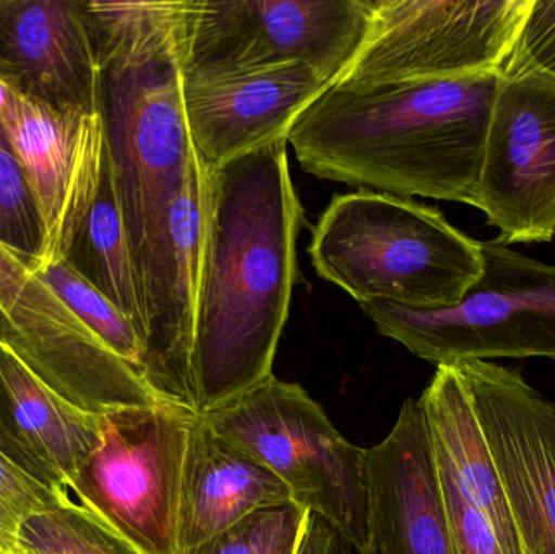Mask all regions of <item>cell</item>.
Listing matches in <instances>:
<instances>
[{"label":"cell","mask_w":555,"mask_h":554,"mask_svg":"<svg viewBox=\"0 0 555 554\" xmlns=\"http://www.w3.org/2000/svg\"><path fill=\"white\" fill-rule=\"evenodd\" d=\"M0 554H35L29 552V550L23 549L22 545H16L15 549L9 550V552H0Z\"/></svg>","instance_id":"cell-31"},{"label":"cell","mask_w":555,"mask_h":554,"mask_svg":"<svg viewBox=\"0 0 555 554\" xmlns=\"http://www.w3.org/2000/svg\"><path fill=\"white\" fill-rule=\"evenodd\" d=\"M478 208L498 243L555 236V78L502 72L492 106Z\"/></svg>","instance_id":"cell-11"},{"label":"cell","mask_w":555,"mask_h":554,"mask_svg":"<svg viewBox=\"0 0 555 554\" xmlns=\"http://www.w3.org/2000/svg\"><path fill=\"white\" fill-rule=\"evenodd\" d=\"M197 416L171 400L101 416L98 448L68 497L143 554H179L185 454Z\"/></svg>","instance_id":"cell-7"},{"label":"cell","mask_w":555,"mask_h":554,"mask_svg":"<svg viewBox=\"0 0 555 554\" xmlns=\"http://www.w3.org/2000/svg\"><path fill=\"white\" fill-rule=\"evenodd\" d=\"M39 276L52 286L87 327L146 377L145 347L135 325L98 288L87 273L68 259L49 267Z\"/></svg>","instance_id":"cell-21"},{"label":"cell","mask_w":555,"mask_h":554,"mask_svg":"<svg viewBox=\"0 0 555 554\" xmlns=\"http://www.w3.org/2000/svg\"><path fill=\"white\" fill-rule=\"evenodd\" d=\"M293 503L275 474L218 436L198 413L189 439L179 513V554L257 511Z\"/></svg>","instance_id":"cell-17"},{"label":"cell","mask_w":555,"mask_h":554,"mask_svg":"<svg viewBox=\"0 0 555 554\" xmlns=\"http://www.w3.org/2000/svg\"><path fill=\"white\" fill-rule=\"evenodd\" d=\"M0 243L31 260L41 243L38 210L25 171L0 124Z\"/></svg>","instance_id":"cell-25"},{"label":"cell","mask_w":555,"mask_h":554,"mask_svg":"<svg viewBox=\"0 0 555 554\" xmlns=\"http://www.w3.org/2000/svg\"><path fill=\"white\" fill-rule=\"evenodd\" d=\"M525 70L555 78V0H533L502 72Z\"/></svg>","instance_id":"cell-27"},{"label":"cell","mask_w":555,"mask_h":554,"mask_svg":"<svg viewBox=\"0 0 555 554\" xmlns=\"http://www.w3.org/2000/svg\"><path fill=\"white\" fill-rule=\"evenodd\" d=\"M367 488L378 553L456 554L420 400H406L390 433L367 449Z\"/></svg>","instance_id":"cell-16"},{"label":"cell","mask_w":555,"mask_h":554,"mask_svg":"<svg viewBox=\"0 0 555 554\" xmlns=\"http://www.w3.org/2000/svg\"><path fill=\"white\" fill-rule=\"evenodd\" d=\"M0 124L22 163L38 210L36 275L70 259L103 182L107 136L103 113L57 107L0 81Z\"/></svg>","instance_id":"cell-10"},{"label":"cell","mask_w":555,"mask_h":554,"mask_svg":"<svg viewBox=\"0 0 555 554\" xmlns=\"http://www.w3.org/2000/svg\"><path fill=\"white\" fill-rule=\"evenodd\" d=\"M18 543L35 554H143L70 497L29 517Z\"/></svg>","instance_id":"cell-22"},{"label":"cell","mask_w":555,"mask_h":554,"mask_svg":"<svg viewBox=\"0 0 555 554\" xmlns=\"http://www.w3.org/2000/svg\"><path fill=\"white\" fill-rule=\"evenodd\" d=\"M297 554H359L354 545L322 517L307 514Z\"/></svg>","instance_id":"cell-29"},{"label":"cell","mask_w":555,"mask_h":554,"mask_svg":"<svg viewBox=\"0 0 555 554\" xmlns=\"http://www.w3.org/2000/svg\"><path fill=\"white\" fill-rule=\"evenodd\" d=\"M0 390L16 433L55 490L67 491L100 442L101 416L62 399L0 340Z\"/></svg>","instance_id":"cell-19"},{"label":"cell","mask_w":555,"mask_h":554,"mask_svg":"<svg viewBox=\"0 0 555 554\" xmlns=\"http://www.w3.org/2000/svg\"><path fill=\"white\" fill-rule=\"evenodd\" d=\"M485 272L459 305L365 302L377 331L437 366L463 360H555V267L498 241L481 243Z\"/></svg>","instance_id":"cell-6"},{"label":"cell","mask_w":555,"mask_h":554,"mask_svg":"<svg viewBox=\"0 0 555 554\" xmlns=\"http://www.w3.org/2000/svg\"><path fill=\"white\" fill-rule=\"evenodd\" d=\"M204 228L205 169L194 152L162 231L139 266L146 377L165 399L191 409Z\"/></svg>","instance_id":"cell-13"},{"label":"cell","mask_w":555,"mask_h":554,"mask_svg":"<svg viewBox=\"0 0 555 554\" xmlns=\"http://www.w3.org/2000/svg\"><path fill=\"white\" fill-rule=\"evenodd\" d=\"M307 514L294 503L257 511L181 554H297Z\"/></svg>","instance_id":"cell-23"},{"label":"cell","mask_w":555,"mask_h":554,"mask_svg":"<svg viewBox=\"0 0 555 554\" xmlns=\"http://www.w3.org/2000/svg\"><path fill=\"white\" fill-rule=\"evenodd\" d=\"M68 498L36 478L0 451V552L18 545L20 530L29 517L54 510Z\"/></svg>","instance_id":"cell-26"},{"label":"cell","mask_w":555,"mask_h":554,"mask_svg":"<svg viewBox=\"0 0 555 554\" xmlns=\"http://www.w3.org/2000/svg\"><path fill=\"white\" fill-rule=\"evenodd\" d=\"M0 81L52 106L103 113L87 2L0 0Z\"/></svg>","instance_id":"cell-15"},{"label":"cell","mask_w":555,"mask_h":554,"mask_svg":"<svg viewBox=\"0 0 555 554\" xmlns=\"http://www.w3.org/2000/svg\"><path fill=\"white\" fill-rule=\"evenodd\" d=\"M365 554H380V553H378L377 550L374 549V546H371V549H369V552Z\"/></svg>","instance_id":"cell-32"},{"label":"cell","mask_w":555,"mask_h":554,"mask_svg":"<svg viewBox=\"0 0 555 554\" xmlns=\"http://www.w3.org/2000/svg\"><path fill=\"white\" fill-rule=\"evenodd\" d=\"M306 224L287 140L205 171V228L191 364L192 409L207 413L273 376Z\"/></svg>","instance_id":"cell-1"},{"label":"cell","mask_w":555,"mask_h":554,"mask_svg":"<svg viewBox=\"0 0 555 554\" xmlns=\"http://www.w3.org/2000/svg\"><path fill=\"white\" fill-rule=\"evenodd\" d=\"M501 477L527 554H555V403L517 371L453 363Z\"/></svg>","instance_id":"cell-12"},{"label":"cell","mask_w":555,"mask_h":554,"mask_svg":"<svg viewBox=\"0 0 555 554\" xmlns=\"http://www.w3.org/2000/svg\"><path fill=\"white\" fill-rule=\"evenodd\" d=\"M533 0H375L339 87L502 74Z\"/></svg>","instance_id":"cell-9"},{"label":"cell","mask_w":555,"mask_h":554,"mask_svg":"<svg viewBox=\"0 0 555 554\" xmlns=\"http://www.w3.org/2000/svg\"><path fill=\"white\" fill-rule=\"evenodd\" d=\"M332 87L304 62L217 80H184L189 137L205 171L278 140H287L300 114Z\"/></svg>","instance_id":"cell-14"},{"label":"cell","mask_w":555,"mask_h":554,"mask_svg":"<svg viewBox=\"0 0 555 554\" xmlns=\"http://www.w3.org/2000/svg\"><path fill=\"white\" fill-rule=\"evenodd\" d=\"M28 262L0 243V337L26 331L64 306L52 286L29 270Z\"/></svg>","instance_id":"cell-24"},{"label":"cell","mask_w":555,"mask_h":554,"mask_svg":"<svg viewBox=\"0 0 555 554\" xmlns=\"http://www.w3.org/2000/svg\"><path fill=\"white\" fill-rule=\"evenodd\" d=\"M437 472L481 511L504 554H527L468 392L452 364L437 366L420 397Z\"/></svg>","instance_id":"cell-18"},{"label":"cell","mask_w":555,"mask_h":554,"mask_svg":"<svg viewBox=\"0 0 555 554\" xmlns=\"http://www.w3.org/2000/svg\"><path fill=\"white\" fill-rule=\"evenodd\" d=\"M201 415L275 474L294 504L335 527L359 554L369 552L367 449L349 442L302 387L273 374Z\"/></svg>","instance_id":"cell-5"},{"label":"cell","mask_w":555,"mask_h":554,"mask_svg":"<svg viewBox=\"0 0 555 554\" xmlns=\"http://www.w3.org/2000/svg\"><path fill=\"white\" fill-rule=\"evenodd\" d=\"M87 9L103 72L107 146L139 275L194 155L184 98L189 0H93Z\"/></svg>","instance_id":"cell-3"},{"label":"cell","mask_w":555,"mask_h":554,"mask_svg":"<svg viewBox=\"0 0 555 554\" xmlns=\"http://www.w3.org/2000/svg\"><path fill=\"white\" fill-rule=\"evenodd\" d=\"M499 75L326 88L287 136L326 181L478 208Z\"/></svg>","instance_id":"cell-2"},{"label":"cell","mask_w":555,"mask_h":554,"mask_svg":"<svg viewBox=\"0 0 555 554\" xmlns=\"http://www.w3.org/2000/svg\"><path fill=\"white\" fill-rule=\"evenodd\" d=\"M374 5L375 0H189L185 80L304 62L333 85L361 48Z\"/></svg>","instance_id":"cell-8"},{"label":"cell","mask_w":555,"mask_h":554,"mask_svg":"<svg viewBox=\"0 0 555 554\" xmlns=\"http://www.w3.org/2000/svg\"><path fill=\"white\" fill-rule=\"evenodd\" d=\"M309 256L359 305H459L485 272L479 241L413 198L359 189L336 194L312 230Z\"/></svg>","instance_id":"cell-4"},{"label":"cell","mask_w":555,"mask_h":554,"mask_svg":"<svg viewBox=\"0 0 555 554\" xmlns=\"http://www.w3.org/2000/svg\"><path fill=\"white\" fill-rule=\"evenodd\" d=\"M437 480L456 554H504L488 517L472 506L439 472Z\"/></svg>","instance_id":"cell-28"},{"label":"cell","mask_w":555,"mask_h":554,"mask_svg":"<svg viewBox=\"0 0 555 554\" xmlns=\"http://www.w3.org/2000/svg\"><path fill=\"white\" fill-rule=\"evenodd\" d=\"M0 451H2L7 458L12 459L20 467L25 468L26 472L35 475L36 478L48 484L44 477H42L38 465H36L31 455H29L28 449L25 448L22 439H20L18 433H16L12 416H10L9 407H7L5 399H3L2 390H0Z\"/></svg>","instance_id":"cell-30"},{"label":"cell","mask_w":555,"mask_h":554,"mask_svg":"<svg viewBox=\"0 0 555 554\" xmlns=\"http://www.w3.org/2000/svg\"><path fill=\"white\" fill-rule=\"evenodd\" d=\"M83 233L90 244L93 266L91 280L130 319L142 337L139 275L109 146L103 182L88 215Z\"/></svg>","instance_id":"cell-20"}]
</instances>
